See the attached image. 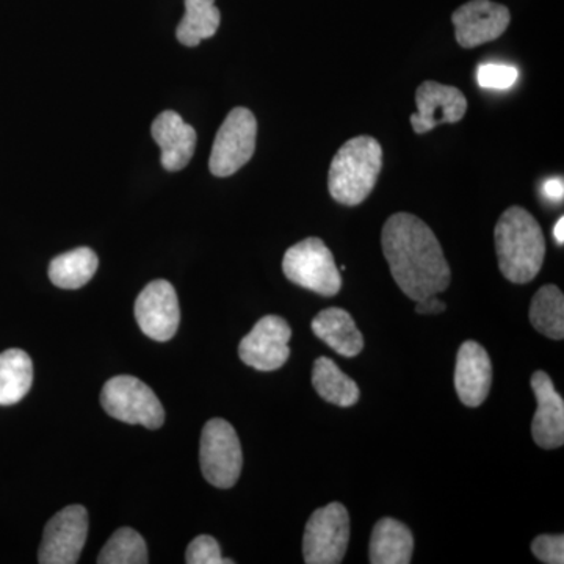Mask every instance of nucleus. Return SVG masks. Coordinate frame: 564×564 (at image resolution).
Returning <instances> with one entry per match:
<instances>
[{"label": "nucleus", "mask_w": 564, "mask_h": 564, "mask_svg": "<svg viewBox=\"0 0 564 564\" xmlns=\"http://www.w3.org/2000/svg\"><path fill=\"white\" fill-rule=\"evenodd\" d=\"M133 311L141 333L158 343H169L180 328V300L169 281L150 282L140 292Z\"/></svg>", "instance_id": "9b49d317"}, {"label": "nucleus", "mask_w": 564, "mask_h": 564, "mask_svg": "<svg viewBox=\"0 0 564 564\" xmlns=\"http://www.w3.org/2000/svg\"><path fill=\"white\" fill-rule=\"evenodd\" d=\"M350 540V516L343 503L318 508L307 521L303 538L304 562L337 564L343 562Z\"/></svg>", "instance_id": "6e6552de"}, {"label": "nucleus", "mask_w": 564, "mask_h": 564, "mask_svg": "<svg viewBox=\"0 0 564 564\" xmlns=\"http://www.w3.org/2000/svg\"><path fill=\"white\" fill-rule=\"evenodd\" d=\"M185 562L188 564H223L234 563L232 560H225L221 556L220 545L209 534H202L195 538L187 547Z\"/></svg>", "instance_id": "a878e982"}, {"label": "nucleus", "mask_w": 564, "mask_h": 564, "mask_svg": "<svg viewBox=\"0 0 564 564\" xmlns=\"http://www.w3.org/2000/svg\"><path fill=\"white\" fill-rule=\"evenodd\" d=\"M148 547L140 533L133 529L117 530L98 556L99 564H147Z\"/></svg>", "instance_id": "b1692460"}, {"label": "nucleus", "mask_w": 564, "mask_h": 564, "mask_svg": "<svg viewBox=\"0 0 564 564\" xmlns=\"http://www.w3.org/2000/svg\"><path fill=\"white\" fill-rule=\"evenodd\" d=\"M256 137L258 121L251 110L237 107L229 111L212 147L210 173L217 177H228L239 172L254 154Z\"/></svg>", "instance_id": "0eeeda50"}, {"label": "nucleus", "mask_w": 564, "mask_h": 564, "mask_svg": "<svg viewBox=\"0 0 564 564\" xmlns=\"http://www.w3.org/2000/svg\"><path fill=\"white\" fill-rule=\"evenodd\" d=\"M519 70L502 63H486L478 68L477 79L486 90H508L518 80Z\"/></svg>", "instance_id": "393cba45"}, {"label": "nucleus", "mask_w": 564, "mask_h": 564, "mask_svg": "<svg viewBox=\"0 0 564 564\" xmlns=\"http://www.w3.org/2000/svg\"><path fill=\"white\" fill-rule=\"evenodd\" d=\"M88 513L82 505H69L47 522L41 541V564H74L79 562L87 543Z\"/></svg>", "instance_id": "1a4fd4ad"}, {"label": "nucleus", "mask_w": 564, "mask_h": 564, "mask_svg": "<svg viewBox=\"0 0 564 564\" xmlns=\"http://www.w3.org/2000/svg\"><path fill=\"white\" fill-rule=\"evenodd\" d=\"M313 333L344 358H355L364 348V337L347 311L328 307L313 321Z\"/></svg>", "instance_id": "f3484780"}, {"label": "nucleus", "mask_w": 564, "mask_h": 564, "mask_svg": "<svg viewBox=\"0 0 564 564\" xmlns=\"http://www.w3.org/2000/svg\"><path fill=\"white\" fill-rule=\"evenodd\" d=\"M492 384V364L480 344L467 340L456 356L455 389L466 406L477 408L488 399Z\"/></svg>", "instance_id": "4468645a"}, {"label": "nucleus", "mask_w": 564, "mask_h": 564, "mask_svg": "<svg viewBox=\"0 0 564 564\" xmlns=\"http://www.w3.org/2000/svg\"><path fill=\"white\" fill-rule=\"evenodd\" d=\"M532 552L540 562L547 564L564 563L563 534H541L532 543Z\"/></svg>", "instance_id": "bb28decb"}, {"label": "nucleus", "mask_w": 564, "mask_h": 564, "mask_svg": "<svg viewBox=\"0 0 564 564\" xmlns=\"http://www.w3.org/2000/svg\"><path fill=\"white\" fill-rule=\"evenodd\" d=\"M282 270L293 284L322 296H334L343 288V276L333 252L323 240L310 237L285 251Z\"/></svg>", "instance_id": "20e7f679"}, {"label": "nucleus", "mask_w": 564, "mask_h": 564, "mask_svg": "<svg viewBox=\"0 0 564 564\" xmlns=\"http://www.w3.org/2000/svg\"><path fill=\"white\" fill-rule=\"evenodd\" d=\"M199 462L204 478L215 488L228 489L237 484L242 474L243 454L231 423L210 419L204 425Z\"/></svg>", "instance_id": "423d86ee"}, {"label": "nucleus", "mask_w": 564, "mask_h": 564, "mask_svg": "<svg viewBox=\"0 0 564 564\" xmlns=\"http://www.w3.org/2000/svg\"><path fill=\"white\" fill-rule=\"evenodd\" d=\"M383 166V150L372 137L345 141L329 166V195L344 206H358L372 193Z\"/></svg>", "instance_id": "7ed1b4c3"}, {"label": "nucleus", "mask_w": 564, "mask_h": 564, "mask_svg": "<svg viewBox=\"0 0 564 564\" xmlns=\"http://www.w3.org/2000/svg\"><path fill=\"white\" fill-rule=\"evenodd\" d=\"M33 381L31 356L20 348L0 352V406L20 403Z\"/></svg>", "instance_id": "6ab92c4d"}, {"label": "nucleus", "mask_w": 564, "mask_h": 564, "mask_svg": "<svg viewBox=\"0 0 564 564\" xmlns=\"http://www.w3.org/2000/svg\"><path fill=\"white\" fill-rule=\"evenodd\" d=\"M532 389L536 397V413L532 422L534 443L545 451H554L564 443V402L545 372L533 373Z\"/></svg>", "instance_id": "2eb2a0df"}, {"label": "nucleus", "mask_w": 564, "mask_h": 564, "mask_svg": "<svg viewBox=\"0 0 564 564\" xmlns=\"http://www.w3.org/2000/svg\"><path fill=\"white\" fill-rule=\"evenodd\" d=\"M313 384L323 400L336 406L350 408L358 403V384L345 375L333 359L325 356L314 362Z\"/></svg>", "instance_id": "412c9836"}, {"label": "nucleus", "mask_w": 564, "mask_h": 564, "mask_svg": "<svg viewBox=\"0 0 564 564\" xmlns=\"http://www.w3.org/2000/svg\"><path fill=\"white\" fill-rule=\"evenodd\" d=\"M554 237L556 240V243L563 245L564 243V218H560L558 221H556L555 228H554Z\"/></svg>", "instance_id": "c756f323"}, {"label": "nucleus", "mask_w": 564, "mask_h": 564, "mask_svg": "<svg viewBox=\"0 0 564 564\" xmlns=\"http://www.w3.org/2000/svg\"><path fill=\"white\" fill-rule=\"evenodd\" d=\"M543 193L551 203H562L564 196V182L562 177H552L544 182Z\"/></svg>", "instance_id": "c85d7f7f"}, {"label": "nucleus", "mask_w": 564, "mask_h": 564, "mask_svg": "<svg viewBox=\"0 0 564 564\" xmlns=\"http://www.w3.org/2000/svg\"><path fill=\"white\" fill-rule=\"evenodd\" d=\"M152 137L161 148V162L166 172H180L195 154L196 132L176 111L166 110L152 122Z\"/></svg>", "instance_id": "dca6fc26"}, {"label": "nucleus", "mask_w": 564, "mask_h": 564, "mask_svg": "<svg viewBox=\"0 0 564 564\" xmlns=\"http://www.w3.org/2000/svg\"><path fill=\"white\" fill-rule=\"evenodd\" d=\"M220 21V10L215 6V0H185V14L177 25V40L184 46H198L217 33Z\"/></svg>", "instance_id": "4be33fe9"}, {"label": "nucleus", "mask_w": 564, "mask_h": 564, "mask_svg": "<svg viewBox=\"0 0 564 564\" xmlns=\"http://www.w3.org/2000/svg\"><path fill=\"white\" fill-rule=\"evenodd\" d=\"M381 247L393 281L408 299L419 302L447 291L451 267L440 240L421 218L406 212L392 215L383 226Z\"/></svg>", "instance_id": "f257e3e1"}, {"label": "nucleus", "mask_w": 564, "mask_h": 564, "mask_svg": "<svg viewBox=\"0 0 564 564\" xmlns=\"http://www.w3.org/2000/svg\"><path fill=\"white\" fill-rule=\"evenodd\" d=\"M447 310L444 302H441L436 295L426 296V299L419 300L417 306H415V313L434 315L444 313Z\"/></svg>", "instance_id": "cd10ccee"}, {"label": "nucleus", "mask_w": 564, "mask_h": 564, "mask_svg": "<svg viewBox=\"0 0 564 564\" xmlns=\"http://www.w3.org/2000/svg\"><path fill=\"white\" fill-rule=\"evenodd\" d=\"M452 21L459 46L473 50L502 36L511 14L507 7L491 0H470L455 11Z\"/></svg>", "instance_id": "f8f14e48"}, {"label": "nucleus", "mask_w": 564, "mask_h": 564, "mask_svg": "<svg viewBox=\"0 0 564 564\" xmlns=\"http://www.w3.org/2000/svg\"><path fill=\"white\" fill-rule=\"evenodd\" d=\"M101 403L110 417L131 425L158 430L165 422V411L158 395L150 386L129 375L110 378L104 384Z\"/></svg>", "instance_id": "39448f33"}, {"label": "nucleus", "mask_w": 564, "mask_h": 564, "mask_svg": "<svg viewBox=\"0 0 564 564\" xmlns=\"http://www.w3.org/2000/svg\"><path fill=\"white\" fill-rule=\"evenodd\" d=\"M530 322L536 332L544 334L549 339H563L564 295L556 285H544L533 296Z\"/></svg>", "instance_id": "5701e85b"}, {"label": "nucleus", "mask_w": 564, "mask_h": 564, "mask_svg": "<svg viewBox=\"0 0 564 564\" xmlns=\"http://www.w3.org/2000/svg\"><path fill=\"white\" fill-rule=\"evenodd\" d=\"M417 113L411 115L415 133H426L440 124L462 121L467 111V99L462 90L440 82L426 80L415 91Z\"/></svg>", "instance_id": "ddd939ff"}, {"label": "nucleus", "mask_w": 564, "mask_h": 564, "mask_svg": "<svg viewBox=\"0 0 564 564\" xmlns=\"http://www.w3.org/2000/svg\"><path fill=\"white\" fill-rule=\"evenodd\" d=\"M414 538L410 529L392 518L373 527L369 556L372 564H408L413 556Z\"/></svg>", "instance_id": "a211bd4d"}, {"label": "nucleus", "mask_w": 564, "mask_h": 564, "mask_svg": "<svg viewBox=\"0 0 564 564\" xmlns=\"http://www.w3.org/2000/svg\"><path fill=\"white\" fill-rule=\"evenodd\" d=\"M500 272L514 284L536 278L545 258V240L540 223L529 210L513 206L503 212L494 229Z\"/></svg>", "instance_id": "f03ea898"}, {"label": "nucleus", "mask_w": 564, "mask_h": 564, "mask_svg": "<svg viewBox=\"0 0 564 564\" xmlns=\"http://www.w3.org/2000/svg\"><path fill=\"white\" fill-rule=\"evenodd\" d=\"M99 259L91 248L82 247L63 252L50 265L52 284L66 291H76L91 281L98 270Z\"/></svg>", "instance_id": "aec40b11"}, {"label": "nucleus", "mask_w": 564, "mask_h": 564, "mask_svg": "<svg viewBox=\"0 0 564 564\" xmlns=\"http://www.w3.org/2000/svg\"><path fill=\"white\" fill-rule=\"evenodd\" d=\"M292 329L284 318L267 315L256 323L239 345L240 359L259 372L281 369L291 356Z\"/></svg>", "instance_id": "9d476101"}]
</instances>
